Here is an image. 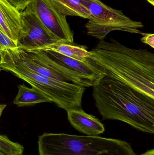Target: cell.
<instances>
[{"mask_svg": "<svg viewBox=\"0 0 154 155\" xmlns=\"http://www.w3.org/2000/svg\"><path fill=\"white\" fill-rule=\"evenodd\" d=\"M90 52V58L106 77L154 99V54L146 49L128 48L113 39L100 40Z\"/></svg>", "mask_w": 154, "mask_h": 155, "instance_id": "cell-1", "label": "cell"}, {"mask_svg": "<svg viewBox=\"0 0 154 155\" xmlns=\"http://www.w3.org/2000/svg\"><path fill=\"white\" fill-rule=\"evenodd\" d=\"M92 96L104 120H118L154 134L153 98L106 76L93 86Z\"/></svg>", "mask_w": 154, "mask_h": 155, "instance_id": "cell-2", "label": "cell"}, {"mask_svg": "<svg viewBox=\"0 0 154 155\" xmlns=\"http://www.w3.org/2000/svg\"><path fill=\"white\" fill-rule=\"evenodd\" d=\"M0 67L2 70L10 72L26 81L67 112L82 108L85 87L58 81L39 74L24 64L11 50L0 51Z\"/></svg>", "mask_w": 154, "mask_h": 155, "instance_id": "cell-3", "label": "cell"}, {"mask_svg": "<svg viewBox=\"0 0 154 155\" xmlns=\"http://www.w3.org/2000/svg\"><path fill=\"white\" fill-rule=\"evenodd\" d=\"M38 143L39 155H136L126 141L99 136L44 133Z\"/></svg>", "mask_w": 154, "mask_h": 155, "instance_id": "cell-4", "label": "cell"}, {"mask_svg": "<svg viewBox=\"0 0 154 155\" xmlns=\"http://www.w3.org/2000/svg\"><path fill=\"white\" fill-rule=\"evenodd\" d=\"M10 50L29 69L55 80L76 84L86 87H93L100 80L72 70L50 57L44 50H24L19 47Z\"/></svg>", "mask_w": 154, "mask_h": 155, "instance_id": "cell-5", "label": "cell"}, {"mask_svg": "<svg viewBox=\"0 0 154 155\" xmlns=\"http://www.w3.org/2000/svg\"><path fill=\"white\" fill-rule=\"evenodd\" d=\"M91 14L93 19L85 25L87 33L100 40L114 31H124L134 34L142 33V22L133 21L123 13V11L108 6L100 0H80Z\"/></svg>", "mask_w": 154, "mask_h": 155, "instance_id": "cell-6", "label": "cell"}, {"mask_svg": "<svg viewBox=\"0 0 154 155\" xmlns=\"http://www.w3.org/2000/svg\"><path fill=\"white\" fill-rule=\"evenodd\" d=\"M24 11L33 14L60 41L74 44V34L66 16L50 0H31Z\"/></svg>", "mask_w": 154, "mask_h": 155, "instance_id": "cell-7", "label": "cell"}, {"mask_svg": "<svg viewBox=\"0 0 154 155\" xmlns=\"http://www.w3.org/2000/svg\"><path fill=\"white\" fill-rule=\"evenodd\" d=\"M20 13L22 31L18 47L24 50L42 49L60 41L33 14L24 10Z\"/></svg>", "mask_w": 154, "mask_h": 155, "instance_id": "cell-8", "label": "cell"}, {"mask_svg": "<svg viewBox=\"0 0 154 155\" xmlns=\"http://www.w3.org/2000/svg\"><path fill=\"white\" fill-rule=\"evenodd\" d=\"M67 114L71 126L86 136H98L105 132L104 125L96 116L85 113L82 108L70 110Z\"/></svg>", "mask_w": 154, "mask_h": 155, "instance_id": "cell-9", "label": "cell"}, {"mask_svg": "<svg viewBox=\"0 0 154 155\" xmlns=\"http://www.w3.org/2000/svg\"><path fill=\"white\" fill-rule=\"evenodd\" d=\"M0 30L18 43L22 31L20 12L6 0H0Z\"/></svg>", "mask_w": 154, "mask_h": 155, "instance_id": "cell-10", "label": "cell"}, {"mask_svg": "<svg viewBox=\"0 0 154 155\" xmlns=\"http://www.w3.org/2000/svg\"><path fill=\"white\" fill-rule=\"evenodd\" d=\"M41 50L52 51L82 63H85L91 56L86 46L62 41L57 42Z\"/></svg>", "mask_w": 154, "mask_h": 155, "instance_id": "cell-11", "label": "cell"}, {"mask_svg": "<svg viewBox=\"0 0 154 155\" xmlns=\"http://www.w3.org/2000/svg\"><path fill=\"white\" fill-rule=\"evenodd\" d=\"M18 92L13 101L17 106H28L42 103H52L49 97L34 87L26 86L24 84L18 86Z\"/></svg>", "mask_w": 154, "mask_h": 155, "instance_id": "cell-12", "label": "cell"}, {"mask_svg": "<svg viewBox=\"0 0 154 155\" xmlns=\"http://www.w3.org/2000/svg\"><path fill=\"white\" fill-rule=\"evenodd\" d=\"M54 7L63 15L79 16L85 19H93L87 8L80 0H50Z\"/></svg>", "mask_w": 154, "mask_h": 155, "instance_id": "cell-13", "label": "cell"}, {"mask_svg": "<svg viewBox=\"0 0 154 155\" xmlns=\"http://www.w3.org/2000/svg\"><path fill=\"white\" fill-rule=\"evenodd\" d=\"M0 150L6 155H21L24 147L19 143L11 141L5 136L0 135Z\"/></svg>", "mask_w": 154, "mask_h": 155, "instance_id": "cell-14", "label": "cell"}, {"mask_svg": "<svg viewBox=\"0 0 154 155\" xmlns=\"http://www.w3.org/2000/svg\"><path fill=\"white\" fill-rule=\"evenodd\" d=\"M18 47V43L12 40L0 30V51Z\"/></svg>", "mask_w": 154, "mask_h": 155, "instance_id": "cell-15", "label": "cell"}, {"mask_svg": "<svg viewBox=\"0 0 154 155\" xmlns=\"http://www.w3.org/2000/svg\"><path fill=\"white\" fill-rule=\"evenodd\" d=\"M19 12L24 11L31 0H6Z\"/></svg>", "mask_w": 154, "mask_h": 155, "instance_id": "cell-16", "label": "cell"}, {"mask_svg": "<svg viewBox=\"0 0 154 155\" xmlns=\"http://www.w3.org/2000/svg\"><path fill=\"white\" fill-rule=\"evenodd\" d=\"M143 37L141 38L142 42L149 45L153 49L154 48V34L145 33L142 32L141 34Z\"/></svg>", "mask_w": 154, "mask_h": 155, "instance_id": "cell-17", "label": "cell"}, {"mask_svg": "<svg viewBox=\"0 0 154 155\" xmlns=\"http://www.w3.org/2000/svg\"><path fill=\"white\" fill-rule=\"evenodd\" d=\"M141 155H154V149L147 151V152H146L144 153Z\"/></svg>", "mask_w": 154, "mask_h": 155, "instance_id": "cell-18", "label": "cell"}, {"mask_svg": "<svg viewBox=\"0 0 154 155\" xmlns=\"http://www.w3.org/2000/svg\"><path fill=\"white\" fill-rule=\"evenodd\" d=\"M6 107V105L5 104H0V118H1V115L3 111L4 110L5 108Z\"/></svg>", "mask_w": 154, "mask_h": 155, "instance_id": "cell-19", "label": "cell"}, {"mask_svg": "<svg viewBox=\"0 0 154 155\" xmlns=\"http://www.w3.org/2000/svg\"><path fill=\"white\" fill-rule=\"evenodd\" d=\"M146 1H147V2H148L149 3L151 4H152V5H153V6H154V0H146Z\"/></svg>", "mask_w": 154, "mask_h": 155, "instance_id": "cell-20", "label": "cell"}, {"mask_svg": "<svg viewBox=\"0 0 154 155\" xmlns=\"http://www.w3.org/2000/svg\"><path fill=\"white\" fill-rule=\"evenodd\" d=\"M0 155H5V154L4 153H3L2 151H1V150H0Z\"/></svg>", "mask_w": 154, "mask_h": 155, "instance_id": "cell-21", "label": "cell"}, {"mask_svg": "<svg viewBox=\"0 0 154 155\" xmlns=\"http://www.w3.org/2000/svg\"><path fill=\"white\" fill-rule=\"evenodd\" d=\"M2 69H1V67H0V72L1 71H2Z\"/></svg>", "mask_w": 154, "mask_h": 155, "instance_id": "cell-22", "label": "cell"}, {"mask_svg": "<svg viewBox=\"0 0 154 155\" xmlns=\"http://www.w3.org/2000/svg\"></svg>", "mask_w": 154, "mask_h": 155, "instance_id": "cell-23", "label": "cell"}]
</instances>
